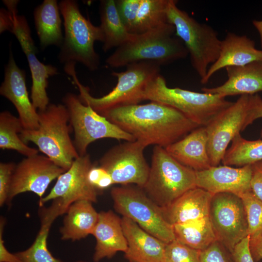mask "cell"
I'll return each instance as SVG.
<instances>
[{"mask_svg":"<svg viewBox=\"0 0 262 262\" xmlns=\"http://www.w3.org/2000/svg\"><path fill=\"white\" fill-rule=\"evenodd\" d=\"M99 114L146 147L166 148L200 127L176 109L154 101L117 106Z\"/></svg>","mask_w":262,"mask_h":262,"instance_id":"obj_1","label":"cell"},{"mask_svg":"<svg viewBox=\"0 0 262 262\" xmlns=\"http://www.w3.org/2000/svg\"><path fill=\"white\" fill-rule=\"evenodd\" d=\"M188 52L184 43L176 35L175 28L166 22L133 37L106 60L112 67L128 66L141 62H150L160 66L183 59Z\"/></svg>","mask_w":262,"mask_h":262,"instance_id":"obj_2","label":"cell"},{"mask_svg":"<svg viewBox=\"0 0 262 262\" xmlns=\"http://www.w3.org/2000/svg\"><path fill=\"white\" fill-rule=\"evenodd\" d=\"M38 114V128L23 129L19 136L26 144L34 143L40 151L66 171L80 156L70 136L72 129L68 110L65 105L49 104Z\"/></svg>","mask_w":262,"mask_h":262,"instance_id":"obj_3","label":"cell"},{"mask_svg":"<svg viewBox=\"0 0 262 262\" xmlns=\"http://www.w3.org/2000/svg\"><path fill=\"white\" fill-rule=\"evenodd\" d=\"M75 62L65 64L64 69L72 77L80 92L81 101L100 113L120 106L138 104L143 100V94L147 83L160 73L159 65L150 62H141L131 64L127 69L121 72H114L117 78L116 86L108 94L100 98L92 96L88 87L79 81L75 71Z\"/></svg>","mask_w":262,"mask_h":262,"instance_id":"obj_4","label":"cell"},{"mask_svg":"<svg viewBox=\"0 0 262 262\" xmlns=\"http://www.w3.org/2000/svg\"><path fill=\"white\" fill-rule=\"evenodd\" d=\"M64 20L65 36L58 55L65 64L81 63L91 71L97 70L100 58L94 49L96 41L104 42L100 26H96L81 13L77 2L62 0L59 3Z\"/></svg>","mask_w":262,"mask_h":262,"instance_id":"obj_5","label":"cell"},{"mask_svg":"<svg viewBox=\"0 0 262 262\" xmlns=\"http://www.w3.org/2000/svg\"><path fill=\"white\" fill-rule=\"evenodd\" d=\"M144 100L171 107L200 126H206L219 113L233 103L215 94L170 88L160 73L146 85Z\"/></svg>","mask_w":262,"mask_h":262,"instance_id":"obj_6","label":"cell"},{"mask_svg":"<svg viewBox=\"0 0 262 262\" xmlns=\"http://www.w3.org/2000/svg\"><path fill=\"white\" fill-rule=\"evenodd\" d=\"M177 4V0H168L167 21L174 26L176 35L184 43L191 65L201 81L205 77L209 65L218 57L221 40L213 28L198 22L179 8Z\"/></svg>","mask_w":262,"mask_h":262,"instance_id":"obj_7","label":"cell"},{"mask_svg":"<svg viewBox=\"0 0 262 262\" xmlns=\"http://www.w3.org/2000/svg\"><path fill=\"white\" fill-rule=\"evenodd\" d=\"M196 171L174 159L165 148L154 146L147 180L143 189L164 208L187 191L196 187Z\"/></svg>","mask_w":262,"mask_h":262,"instance_id":"obj_8","label":"cell"},{"mask_svg":"<svg viewBox=\"0 0 262 262\" xmlns=\"http://www.w3.org/2000/svg\"><path fill=\"white\" fill-rule=\"evenodd\" d=\"M114 207L153 236L168 244L175 240L172 226L164 218L162 208L146 194L143 188L130 185L112 189Z\"/></svg>","mask_w":262,"mask_h":262,"instance_id":"obj_9","label":"cell"},{"mask_svg":"<svg viewBox=\"0 0 262 262\" xmlns=\"http://www.w3.org/2000/svg\"><path fill=\"white\" fill-rule=\"evenodd\" d=\"M63 101L69 113V122L74 133L73 143L80 156L86 154L89 145L98 139L135 141L132 135L83 103L78 96L68 93Z\"/></svg>","mask_w":262,"mask_h":262,"instance_id":"obj_10","label":"cell"},{"mask_svg":"<svg viewBox=\"0 0 262 262\" xmlns=\"http://www.w3.org/2000/svg\"><path fill=\"white\" fill-rule=\"evenodd\" d=\"M250 96H240L235 102L219 113L205 126L212 166L219 165L229 143L251 124L249 119Z\"/></svg>","mask_w":262,"mask_h":262,"instance_id":"obj_11","label":"cell"},{"mask_svg":"<svg viewBox=\"0 0 262 262\" xmlns=\"http://www.w3.org/2000/svg\"><path fill=\"white\" fill-rule=\"evenodd\" d=\"M209 217L216 240L231 253L248 236L245 206L241 197L230 193L213 195Z\"/></svg>","mask_w":262,"mask_h":262,"instance_id":"obj_12","label":"cell"},{"mask_svg":"<svg viewBox=\"0 0 262 262\" xmlns=\"http://www.w3.org/2000/svg\"><path fill=\"white\" fill-rule=\"evenodd\" d=\"M146 147L136 140L114 146L100 159L99 166L110 175L114 184H135L143 188L150 169L144 154Z\"/></svg>","mask_w":262,"mask_h":262,"instance_id":"obj_13","label":"cell"},{"mask_svg":"<svg viewBox=\"0 0 262 262\" xmlns=\"http://www.w3.org/2000/svg\"><path fill=\"white\" fill-rule=\"evenodd\" d=\"M65 171L46 156L37 154L26 157L16 165L7 202L27 192L42 198L50 182Z\"/></svg>","mask_w":262,"mask_h":262,"instance_id":"obj_14","label":"cell"},{"mask_svg":"<svg viewBox=\"0 0 262 262\" xmlns=\"http://www.w3.org/2000/svg\"><path fill=\"white\" fill-rule=\"evenodd\" d=\"M93 165L88 154L79 156L71 167L57 178L49 193L39 199V206L49 200L61 198L66 213L68 207L76 201L96 202L98 191L87 179L88 173Z\"/></svg>","mask_w":262,"mask_h":262,"instance_id":"obj_15","label":"cell"},{"mask_svg":"<svg viewBox=\"0 0 262 262\" xmlns=\"http://www.w3.org/2000/svg\"><path fill=\"white\" fill-rule=\"evenodd\" d=\"M17 38L25 53L32 78L31 100L38 111L45 110L49 105L46 89L48 79L58 74L57 68L51 65H45L37 58V49L31 36L26 18L17 14L13 15V27L11 31Z\"/></svg>","mask_w":262,"mask_h":262,"instance_id":"obj_16","label":"cell"},{"mask_svg":"<svg viewBox=\"0 0 262 262\" xmlns=\"http://www.w3.org/2000/svg\"><path fill=\"white\" fill-rule=\"evenodd\" d=\"M0 94L14 105L24 129L35 130L38 128V111L29 97L25 72L16 64L11 49L4 80L0 87Z\"/></svg>","mask_w":262,"mask_h":262,"instance_id":"obj_17","label":"cell"},{"mask_svg":"<svg viewBox=\"0 0 262 262\" xmlns=\"http://www.w3.org/2000/svg\"><path fill=\"white\" fill-rule=\"evenodd\" d=\"M196 187L212 195L230 193L239 196L251 191V164L233 167L223 165L212 166L208 169L196 171Z\"/></svg>","mask_w":262,"mask_h":262,"instance_id":"obj_18","label":"cell"},{"mask_svg":"<svg viewBox=\"0 0 262 262\" xmlns=\"http://www.w3.org/2000/svg\"><path fill=\"white\" fill-rule=\"evenodd\" d=\"M168 0H116L118 13L128 32L139 34L168 22Z\"/></svg>","mask_w":262,"mask_h":262,"instance_id":"obj_19","label":"cell"},{"mask_svg":"<svg viewBox=\"0 0 262 262\" xmlns=\"http://www.w3.org/2000/svg\"><path fill=\"white\" fill-rule=\"evenodd\" d=\"M260 60H262V50L255 48L253 40L246 35L228 32L221 41L218 57L210 66L205 77L200 82L207 83L215 72L223 68L244 66Z\"/></svg>","mask_w":262,"mask_h":262,"instance_id":"obj_20","label":"cell"},{"mask_svg":"<svg viewBox=\"0 0 262 262\" xmlns=\"http://www.w3.org/2000/svg\"><path fill=\"white\" fill-rule=\"evenodd\" d=\"M121 223L127 242L125 257L130 262H162L167 244L127 217L122 216Z\"/></svg>","mask_w":262,"mask_h":262,"instance_id":"obj_21","label":"cell"},{"mask_svg":"<svg viewBox=\"0 0 262 262\" xmlns=\"http://www.w3.org/2000/svg\"><path fill=\"white\" fill-rule=\"evenodd\" d=\"M226 69L228 79L223 84L214 87H203L201 91L224 98L238 95H252L262 91V60L241 66L227 67Z\"/></svg>","mask_w":262,"mask_h":262,"instance_id":"obj_22","label":"cell"},{"mask_svg":"<svg viewBox=\"0 0 262 262\" xmlns=\"http://www.w3.org/2000/svg\"><path fill=\"white\" fill-rule=\"evenodd\" d=\"M212 196L203 189L192 188L167 206L162 208L163 216L171 226L209 217Z\"/></svg>","mask_w":262,"mask_h":262,"instance_id":"obj_23","label":"cell"},{"mask_svg":"<svg viewBox=\"0 0 262 262\" xmlns=\"http://www.w3.org/2000/svg\"><path fill=\"white\" fill-rule=\"evenodd\" d=\"M96 240L93 260L113 257L119 251L126 252L127 242L119 218L112 211L98 213V219L92 234Z\"/></svg>","mask_w":262,"mask_h":262,"instance_id":"obj_24","label":"cell"},{"mask_svg":"<svg viewBox=\"0 0 262 262\" xmlns=\"http://www.w3.org/2000/svg\"><path fill=\"white\" fill-rule=\"evenodd\" d=\"M165 148L177 161L195 171L205 170L212 166L205 126L196 128Z\"/></svg>","mask_w":262,"mask_h":262,"instance_id":"obj_25","label":"cell"},{"mask_svg":"<svg viewBox=\"0 0 262 262\" xmlns=\"http://www.w3.org/2000/svg\"><path fill=\"white\" fill-rule=\"evenodd\" d=\"M65 213L61 198L53 200L48 208H41V227L33 244L27 249L15 253L21 262H63L51 254L47 246L50 228L54 220Z\"/></svg>","mask_w":262,"mask_h":262,"instance_id":"obj_26","label":"cell"},{"mask_svg":"<svg viewBox=\"0 0 262 262\" xmlns=\"http://www.w3.org/2000/svg\"><path fill=\"white\" fill-rule=\"evenodd\" d=\"M65 216L60 229L61 239L76 241L92 234L98 219V213L87 200H79L71 204Z\"/></svg>","mask_w":262,"mask_h":262,"instance_id":"obj_27","label":"cell"},{"mask_svg":"<svg viewBox=\"0 0 262 262\" xmlns=\"http://www.w3.org/2000/svg\"><path fill=\"white\" fill-rule=\"evenodd\" d=\"M60 12L56 0H44L34 10L35 26L42 49L50 45L61 47L63 43Z\"/></svg>","mask_w":262,"mask_h":262,"instance_id":"obj_28","label":"cell"},{"mask_svg":"<svg viewBox=\"0 0 262 262\" xmlns=\"http://www.w3.org/2000/svg\"><path fill=\"white\" fill-rule=\"evenodd\" d=\"M99 14V26L104 35V51L117 48L133 37L134 34L128 32L121 19L115 0H100Z\"/></svg>","mask_w":262,"mask_h":262,"instance_id":"obj_29","label":"cell"},{"mask_svg":"<svg viewBox=\"0 0 262 262\" xmlns=\"http://www.w3.org/2000/svg\"><path fill=\"white\" fill-rule=\"evenodd\" d=\"M172 227L175 240L197 250H202L216 240L210 217Z\"/></svg>","mask_w":262,"mask_h":262,"instance_id":"obj_30","label":"cell"},{"mask_svg":"<svg viewBox=\"0 0 262 262\" xmlns=\"http://www.w3.org/2000/svg\"><path fill=\"white\" fill-rule=\"evenodd\" d=\"M24 129L18 117L8 111L0 113V148L16 150L29 157L38 153V150L29 147L21 139L19 134Z\"/></svg>","mask_w":262,"mask_h":262,"instance_id":"obj_31","label":"cell"},{"mask_svg":"<svg viewBox=\"0 0 262 262\" xmlns=\"http://www.w3.org/2000/svg\"><path fill=\"white\" fill-rule=\"evenodd\" d=\"M262 160V140H246L239 134L231 141L222 163L223 165L238 167Z\"/></svg>","mask_w":262,"mask_h":262,"instance_id":"obj_32","label":"cell"},{"mask_svg":"<svg viewBox=\"0 0 262 262\" xmlns=\"http://www.w3.org/2000/svg\"><path fill=\"white\" fill-rule=\"evenodd\" d=\"M246 211L248 234L251 238L262 231V201L250 191L240 196Z\"/></svg>","mask_w":262,"mask_h":262,"instance_id":"obj_33","label":"cell"},{"mask_svg":"<svg viewBox=\"0 0 262 262\" xmlns=\"http://www.w3.org/2000/svg\"><path fill=\"white\" fill-rule=\"evenodd\" d=\"M200 250L175 240L167 244L162 262H200Z\"/></svg>","mask_w":262,"mask_h":262,"instance_id":"obj_34","label":"cell"},{"mask_svg":"<svg viewBox=\"0 0 262 262\" xmlns=\"http://www.w3.org/2000/svg\"><path fill=\"white\" fill-rule=\"evenodd\" d=\"M200 262H233L232 253L217 240L200 250Z\"/></svg>","mask_w":262,"mask_h":262,"instance_id":"obj_35","label":"cell"},{"mask_svg":"<svg viewBox=\"0 0 262 262\" xmlns=\"http://www.w3.org/2000/svg\"><path fill=\"white\" fill-rule=\"evenodd\" d=\"M16 164L13 162L0 163V206L8 201L12 176Z\"/></svg>","mask_w":262,"mask_h":262,"instance_id":"obj_36","label":"cell"},{"mask_svg":"<svg viewBox=\"0 0 262 262\" xmlns=\"http://www.w3.org/2000/svg\"><path fill=\"white\" fill-rule=\"evenodd\" d=\"M87 179L89 183L97 190H103L114 184L110 175L104 168L93 165L90 169Z\"/></svg>","mask_w":262,"mask_h":262,"instance_id":"obj_37","label":"cell"},{"mask_svg":"<svg viewBox=\"0 0 262 262\" xmlns=\"http://www.w3.org/2000/svg\"><path fill=\"white\" fill-rule=\"evenodd\" d=\"M251 192L257 197L262 201V160L251 164Z\"/></svg>","mask_w":262,"mask_h":262,"instance_id":"obj_38","label":"cell"},{"mask_svg":"<svg viewBox=\"0 0 262 262\" xmlns=\"http://www.w3.org/2000/svg\"><path fill=\"white\" fill-rule=\"evenodd\" d=\"M232 255L233 262H255L249 250L248 236L236 245Z\"/></svg>","mask_w":262,"mask_h":262,"instance_id":"obj_39","label":"cell"},{"mask_svg":"<svg viewBox=\"0 0 262 262\" xmlns=\"http://www.w3.org/2000/svg\"><path fill=\"white\" fill-rule=\"evenodd\" d=\"M5 220L1 217L0 220V262H21L16 254L10 253L6 248L3 239Z\"/></svg>","mask_w":262,"mask_h":262,"instance_id":"obj_40","label":"cell"},{"mask_svg":"<svg viewBox=\"0 0 262 262\" xmlns=\"http://www.w3.org/2000/svg\"><path fill=\"white\" fill-rule=\"evenodd\" d=\"M262 117V98L258 94L250 96L249 118L251 124L256 119ZM262 137V129L260 133Z\"/></svg>","mask_w":262,"mask_h":262,"instance_id":"obj_41","label":"cell"},{"mask_svg":"<svg viewBox=\"0 0 262 262\" xmlns=\"http://www.w3.org/2000/svg\"><path fill=\"white\" fill-rule=\"evenodd\" d=\"M249 247L255 262L262 260V231L255 236L249 238Z\"/></svg>","mask_w":262,"mask_h":262,"instance_id":"obj_42","label":"cell"},{"mask_svg":"<svg viewBox=\"0 0 262 262\" xmlns=\"http://www.w3.org/2000/svg\"><path fill=\"white\" fill-rule=\"evenodd\" d=\"M13 27V16L12 12L4 8L0 10V33L5 31L11 32Z\"/></svg>","mask_w":262,"mask_h":262,"instance_id":"obj_43","label":"cell"},{"mask_svg":"<svg viewBox=\"0 0 262 262\" xmlns=\"http://www.w3.org/2000/svg\"><path fill=\"white\" fill-rule=\"evenodd\" d=\"M253 26L256 29L260 35L261 46L262 48V20H253Z\"/></svg>","mask_w":262,"mask_h":262,"instance_id":"obj_44","label":"cell"},{"mask_svg":"<svg viewBox=\"0 0 262 262\" xmlns=\"http://www.w3.org/2000/svg\"><path fill=\"white\" fill-rule=\"evenodd\" d=\"M83 262V261H78V262Z\"/></svg>","mask_w":262,"mask_h":262,"instance_id":"obj_45","label":"cell"}]
</instances>
